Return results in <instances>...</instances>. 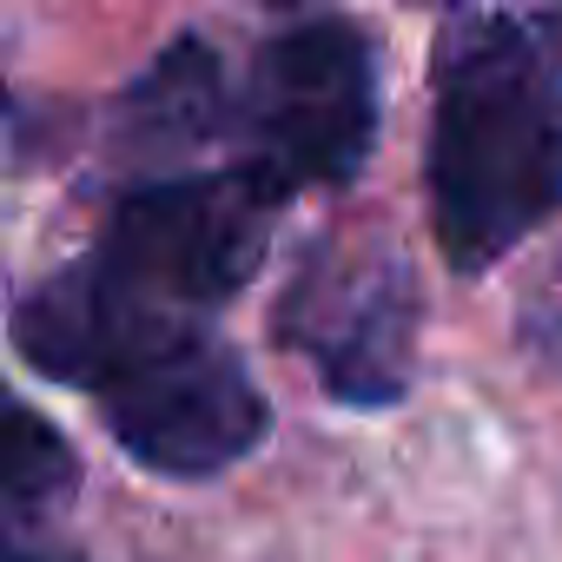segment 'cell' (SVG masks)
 I'll list each match as a JSON object with an SVG mask.
<instances>
[{
	"label": "cell",
	"instance_id": "cell-1",
	"mask_svg": "<svg viewBox=\"0 0 562 562\" xmlns=\"http://www.w3.org/2000/svg\"><path fill=\"white\" fill-rule=\"evenodd\" d=\"M14 345L54 384L100 397L126 457L159 476H218L271 430L245 358L192 318L120 299L93 265H67L14 305Z\"/></svg>",
	"mask_w": 562,
	"mask_h": 562
},
{
	"label": "cell",
	"instance_id": "cell-2",
	"mask_svg": "<svg viewBox=\"0 0 562 562\" xmlns=\"http://www.w3.org/2000/svg\"><path fill=\"white\" fill-rule=\"evenodd\" d=\"M430 232L457 271H490L562 212V60L536 21L457 14L430 60Z\"/></svg>",
	"mask_w": 562,
	"mask_h": 562
},
{
	"label": "cell",
	"instance_id": "cell-3",
	"mask_svg": "<svg viewBox=\"0 0 562 562\" xmlns=\"http://www.w3.org/2000/svg\"><path fill=\"white\" fill-rule=\"evenodd\" d=\"M278 205H285V192L265 186L251 166L153 179L133 199H120L87 265L120 299L159 318L205 325V312H218L265 265Z\"/></svg>",
	"mask_w": 562,
	"mask_h": 562
},
{
	"label": "cell",
	"instance_id": "cell-4",
	"mask_svg": "<svg viewBox=\"0 0 562 562\" xmlns=\"http://www.w3.org/2000/svg\"><path fill=\"white\" fill-rule=\"evenodd\" d=\"M245 166L278 186H345L378 139V60L351 21H305L245 74Z\"/></svg>",
	"mask_w": 562,
	"mask_h": 562
},
{
	"label": "cell",
	"instance_id": "cell-5",
	"mask_svg": "<svg viewBox=\"0 0 562 562\" xmlns=\"http://www.w3.org/2000/svg\"><path fill=\"white\" fill-rule=\"evenodd\" d=\"M417 278L397 245L371 232H331L305 251L278 299V345L318 364L325 391L345 404H391L411 384L417 351Z\"/></svg>",
	"mask_w": 562,
	"mask_h": 562
},
{
	"label": "cell",
	"instance_id": "cell-6",
	"mask_svg": "<svg viewBox=\"0 0 562 562\" xmlns=\"http://www.w3.org/2000/svg\"><path fill=\"white\" fill-rule=\"evenodd\" d=\"M225 126V67L205 41H172L113 106V153L126 166H179Z\"/></svg>",
	"mask_w": 562,
	"mask_h": 562
},
{
	"label": "cell",
	"instance_id": "cell-7",
	"mask_svg": "<svg viewBox=\"0 0 562 562\" xmlns=\"http://www.w3.org/2000/svg\"><path fill=\"white\" fill-rule=\"evenodd\" d=\"M80 483V457L74 443L0 384V490L21 503H60Z\"/></svg>",
	"mask_w": 562,
	"mask_h": 562
},
{
	"label": "cell",
	"instance_id": "cell-8",
	"mask_svg": "<svg viewBox=\"0 0 562 562\" xmlns=\"http://www.w3.org/2000/svg\"><path fill=\"white\" fill-rule=\"evenodd\" d=\"M0 562H74V555H54V549H34V542H14L8 522H0Z\"/></svg>",
	"mask_w": 562,
	"mask_h": 562
},
{
	"label": "cell",
	"instance_id": "cell-9",
	"mask_svg": "<svg viewBox=\"0 0 562 562\" xmlns=\"http://www.w3.org/2000/svg\"><path fill=\"white\" fill-rule=\"evenodd\" d=\"M0 120H8V100H0Z\"/></svg>",
	"mask_w": 562,
	"mask_h": 562
}]
</instances>
